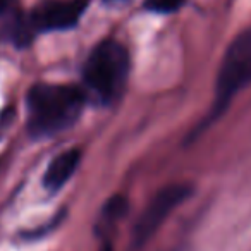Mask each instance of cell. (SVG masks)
Listing matches in <instances>:
<instances>
[{
    "label": "cell",
    "mask_w": 251,
    "mask_h": 251,
    "mask_svg": "<svg viewBox=\"0 0 251 251\" xmlns=\"http://www.w3.org/2000/svg\"><path fill=\"white\" fill-rule=\"evenodd\" d=\"M105 2H119V0H105Z\"/></svg>",
    "instance_id": "10"
},
{
    "label": "cell",
    "mask_w": 251,
    "mask_h": 251,
    "mask_svg": "<svg viewBox=\"0 0 251 251\" xmlns=\"http://www.w3.org/2000/svg\"><path fill=\"white\" fill-rule=\"evenodd\" d=\"M251 83V29L232 40L220 62L215 79L213 114H222L234 97Z\"/></svg>",
    "instance_id": "3"
},
{
    "label": "cell",
    "mask_w": 251,
    "mask_h": 251,
    "mask_svg": "<svg viewBox=\"0 0 251 251\" xmlns=\"http://www.w3.org/2000/svg\"><path fill=\"white\" fill-rule=\"evenodd\" d=\"M129 208L127 198L122 195L110 196L107 203L103 205V208L100 210V217L97 220V232L100 237H108L112 230L117 227V224L121 222V219L126 215Z\"/></svg>",
    "instance_id": "7"
},
{
    "label": "cell",
    "mask_w": 251,
    "mask_h": 251,
    "mask_svg": "<svg viewBox=\"0 0 251 251\" xmlns=\"http://www.w3.org/2000/svg\"><path fill=\"white\" fill-rule=\"evenodd\" d=\"M98 251H114V250H112V246H110L108 243H103V244H101V248H100Z\"/></svg>",
    "instance_id": "9"
},
{
    "label": "cell",
    "mask_w": 251,
    "mask_h": 251,
    "mask_svg": "<svg viewBox=\"0 0 251 251\" xmlns=\"http://www.w3.org/2000/svg\"><path fill=\"white\" fill-rule=\"evenodd\" d=\"M90 0H47L29 14L28 21L35 33L64 31L77 25Z\"/></svg>",
    "instance_id": "5"
},
{
    "label": "cell",
    "mask_w": 251,
    "mask_h": 251,
    "mask_svg": "<svg viewBox=\"0 0 251 251\" xmlns=\"http://www.w3.org/2000/svg\"><path fill=\"white\" fill-rule=\"evenodd\" d=\"M129 74V53L115 40L100 42L88 55L83 79L97 100L108 105L121 98Z\"/></svg>",
    "instance_id": "2"
},
{
    "label": "cell",
    "mask_w": 251,
    "mask_h": 251,
    "mask_svg": "<svg viewBox=\"0 0 251 251\" xmlns=\"http://www.w3.org/2000/svg\"><path fill=\"white\" fill-rule=\"evenodd\" d=\"M184 0H145V7L151 12L158 14H169V12L177 11Z\"/></svg>",
    "instance_id": "8"
},
{
    "label": "cell",
    "mask_w": 251,
    "mask_h": 251,
    "mask_svg": "<svg viewBox=\"0 0 251 251\" xmlns=\"http://www.w3.org/2000/svg\"><path fill=\"white\" fill-rule=\"evenodd\" d=\"M193 188L189 184H169L162 188L153 195V198L148 201L143 208L141 215L138 217L133 229V241L136 246H143L145 243L151 239L162 224L165 222L169 215L177 208L181 203L191 196Z\"/></svg>",
    "instance_id": "4"
},
{
    "label": "cell",
    "mask_w": 251,
    "mask_h": 251,
    "mask_svg": "<svg viewBox=\"0 0 251 251\" xmlns=\"http://www.w3.org/2000/svg\"><path fill=\"white\" fill-rule=\"evenodd\" d=\"M81 164V150L79 148H69V150L59 153L49 164L43 176V186L49 191H59L67 181L74 176Z\"/></svg>",
    "instance_id": "6"
},
{
    "label": "cell",
    "mask_w": 251,
    "mask_h": 251,
    "mask_svg": "<svg viewBox=\"0 0 251 251\" xmlns=\"http://www.w3.org/2000/svg\"><path fill=\"white\" fill-rule=\"evenodd\" d=\"M84 93L73 84L38 83L26 95L28 133L33 138H50L73 127L81 117Z\"/></svg>",
    "instance_id": "1"
}]
</instances>
